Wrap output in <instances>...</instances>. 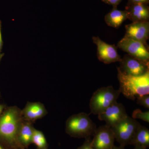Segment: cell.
I'll return each mask as SVG.
<instances>
[{
    "label": "cell",
    "mask_w": 149,
    "mask_h": 149,
    "mask_svg": "<svg viewBox=\"0 0 149 149\" xmlns=\"http://www.w3.org/2000/svg\"><path fill=\"white\" fill-rule=\"evenodd\" d=\"M125 30L124 37L141 42L147 46L149 37V21L133 22L125 25Z\"/></svg>",
    "instance_id": "8fae6325"
},
{
    "label": "cell",
    "mask_w": 149,
    "mask_h": 149,
    "mask_svg": "<svg viewBox=\"0 0 149 149\" xmlns=\"http://www.w3.org/2000/svg\"><path fill=\"white\" fill-rule=\"evenodd\" d=\"M104 3L110 5L112 6L113 7H117L121 2L122 0H102Z\"/></svg>",
    "instance_id": "44dd1931"
},
{
    "label": "cell",
    "mask_w": 149,
    "mask_h": 149,
    "mask_svg": "<svg viewBox=\"0 0 149 149\" xmlns=\"http://www.w3.org/2000/svg\"><path fill=\"white\" fill-rule=\"evenodd\" d=\"M34 129L29 124L19 127L18 134L19 142L22 147H27L32 143Z\"/></svg>",
    "instance_id": "2e32d148"
},
{
    "label": "cell",
    "mask_w": 149,
    "mask_h": 149,
    "mask_svg": "<svg viewBox=\"0 0 149 149\" xmlns=\"http://www.w3.org/2000/svg\"><path fill=\"white\" fill-rule=\"evenodd\" d=\"M128 19V14L126 10H120L117 7L113 8L104 17L105 21L108 25L113 28H118L123 22Z\"/></svg>",
    "instance_id": "4fadbf2b"
},
{
    "label": "cell",
    "mask_w": 149,
    "mask_h": 149,
    "mask_svg": "<svg viewBox=\"0 0 149 149\" xmlns=\"http://www.w3.org/2000/svg\"><path fill=\"white\" fill-rule=\"evenodd\" d=\"M77 149H93L91 146V141L90 138L86 139L84 143Z\"/></svg>",
    "instance_id": "ffe728a7"
},
{
    "label": "cell",
    "mask_w": 149,
    "mask_h": 149,
    "mask_svg": "<svg viewBox=\"0 0 149 149\" xmlns=\"http://www.w3.org/2000/svg\"><path fill=\"white\" fill-rule=\"evenodd\" d=\"M117 46L129 55L143 61L149 62V52L147 46L141 42L124 37L118 43Z\"/></svg>",
    "instance_id": "52a82bcc"
},
{
    "label": "cell",
    "mask_w": 149,
    "mask_h": 149,
    "mask_svg": "<svg viewBox=\"0 0 149 149\" xmlns=\"http://www.w3.org/2000/svg\"><path fill=\"white\" fill-rule=\"evenodd\" d=\"M96 128L95 124L85 113L74 115L66 122L67 133L76 138H90L94 134Z\"/></svg>",
    "instance_id": "3957f363"
},
{
    "label": "cell",
    "mask_w": 149,
    "mask_h": 149,
    "mask_svg": "<svg viewBox=\"0 0 149 149\" xmlns=\"http://www.w3.org/2000/svg\"><path fill=\"white\" fill-rule=\"evenodd\" d=\"M91 141L93 149H111L114 146L115 137L111 128L106 125L96 128Z\"/></svg>",
    "instance_id": "ba28073f"
},
{
    "label": "cell",
    "mask_w": 149,
    "mask_h": 149,
    "mask_svg": "<svg viewBox=\"0 0 149 149\" xmlns=\"http://www.w3.org/2000/svg\"><path fill=\"white\" fill-rule=\"evenodd\" d=\"M111 149H124V147L122 146H120L119 147H116L114 146Z\"/></svg>",
    "instance_id": "cb8c5ba5"
},
{
    "label": "cell",
    "mask_w": 149,
    "mask_h": 149,
    "mask_svg": "<svg viewBox=\"0 0 149 149\" xmlns=\"http://www.w3.org/2000/svg\"><path fill=\"white\" fill-rule=\"evenodd\" d=\"M128 116L123 104L116 102L103 113L99 114L98 118L99 120L105 121L106 125L111 128Z\"/></svg>",
    "instance_id": "30bf717a"
},
{
    "label": "cell",
    "mask_w": 149,
    "mask_h": 149,
    "mask_svg": "<svg viewBox=\"0 0 149 149\" xmlns=\"http://www.w3.org/2000/svg\"><path fill=\"white\" fill-rule=\"evenodd\" d=\"M4 109V106L3 105L0 104V115L2 113Z\"/></svg>",
    "instance_id": "d4e9b609"
},
{
    "label": "cell",
    "mask_w": 149,
    "mask_h": 149,
    "mask_svg": "<svg viewBox=\"0 0 149 149\" xmlns=\"http://www.w3.org/2000/svg\"><path fill=\"white\" fill-rule=\"evenodd\" d=\"M137 103L146 108L149 109V95H143L139 96L136 98Z\"/></svg>",
    "instance_id": "d6986e66"
},
{
    "label": "cell",
    "mask_w": 149,
    "mask_h": 149,
    "mask_svg": "<svg viewBox=\"0 0 149 149\" xmlns=\"http://www.w3.org/2000/svg\"><path fill=\"white\" fill-rule=\"evenodd\" d=\"M125 10L128 14V19L133 22L149 21V7L147 5L127 4Z\"/></svg>",
    "instance_id": "7c38bea8"
},
{
    "label": "cell",
    "mask_w": 149,
    "mask_h": 149,
    "mask_svg": "<svg viewBox=\"0 0 149 149\" xmlns=\"http://www.w3.org/2000/svg\"><path fill=\"white\" fill-rule=\"evenodd\" d=\"M141 124L128 116L111 127L115 139L120 146L130 145L136 130Z\"/></svg>",
    "instance_id": "5b68a950"
},
{
    "label": "cell",
    "mask_w": 149,
    "mask_h": 149,
    "mask_svg": "<svg viewBox=\"0 0 149 149\" xmlns=\"http://www.w3.org/2000/svg\"><path fill=\"white\" fill-rule=\"evenodd\" d=\"M19 116L18 111L13 107L0 115V144L6 149L22 148L18 139Z\"/></svg>",
    "instance_id": "6da1fadb"
},
{
    "label": "cell",
    "mask_w": 149,
    "mask_h": 149,
    "mask_svg": "<svg viewBox=\"0 0 149 149\" xmlns=\"http://www.w3.org/2000/svg\"><path fill=\"white\" fill-rule=\"evenodd\" d=\"M46 110L42 104L31 103L26 106L24 110L25 117L29 120H34L40 118L45 115Z\"/></svg>",
    "instance_id": "9a60e30c"
},
{
    "label": "cell",
    "mask_w": 149,
    "mask_h": 149,
    "mask_svg": "<svg viewBox=\"0 0 149 149\" xmlns=\"http://www.w3.org/2000/svg\"><path fill=\"white\" fill-rule=\"evenodd\" d=\"M134 149H147V148H141V147H136Z\"/></svg>",
    "instance_id": "484cf974"
},
{
    "label": "cell",
    "mask_w": 149,
    "mask_h": 149,
    "mask_svg": "<svg viewBox=\"0 0 149 149\" xmlns=\"http://www.w3.org/2000/svg\"><path fill=\"white\" fill-rule=\"evenodd\" d=\"M0 149H6L3 147L0 144Z\"/></svg>",
    "instance_id": "83f0119b"
},
{
    "label": "cell",
    "mask_w": 149,
    "mask_h": 149,
    "mask_svg": "<svg viewBox=\"0 0 149 149\" xmlns=\"http://www.w3.org/2000/svg\"><path fill=\"white\" fill-rule=\"evenodd\" d=\"M133 119H140L148 123L149 122V111L143 112L140 109H136L133 111L132 114Z\"/></svg>",
    "instance_id": "ac0fdd59"
},
{
    "label": "cell",
    "mask_w": 149,
    "mask_h": 149,
    "mask_svg": "<svg viewBox=\"0 0 149 149\" xmlns=\"http://www.w3.org/2000/svg\"><path fill=\"white\" fill-rule=\"evenodd\" d=\"M120 94L119 90H115L112 86L97 89L93 93L90 100L91 112L98 115L102 113L108 108L117 102Z\"/></svg>",
    "instance_id": "277c9868"
},
{
    "label": "cell",
    "mask_w": 149,
    "mask_h": 149,
    "mask_svg": "<svg viewBox=\"0 0 149 149\" xmlns=\"http://www.w3.org/2000/svg\"><path fill=\"white\" fill-rule=\"evenodd\" d=\"M32 143L39 149H46L47 143L45 135L41 131L34 129Z\"/></svg>",
    "instance_id": "e0dca14e"
},
{
    "label": "cell",
    "mask_w": 149,
    "mask_h": 149,
    "mask_svg": "<svg viewBox=\"0 0 149 149\" xmlns=\"http://www.w3.org/2000/svg\"><path fill=\"white\" fill-rule=\"evenodd\" d=\"M119 91L127 98L135 100L139 96L149 94V71L144 75L133 76L123 73L117 68Z\"/></svg>",
    "instance_id": "7a4b0ae2"
},
{
    "label": "cell",
    "mask_w": 149,
    "mask_h": 149,
    "mask_svg": "<svg viewBox=\"0 0 149 149\" xmlns=\"http://www.w3.org/2000/svg\"><path fill=\"white\" fill-rule=\"evenodd\" d=\"M4 55V54H0V61H1V60L3 56Z\"/></svg>",
    "instance_id": "4316f807"
},
{
    "label": "cell",
    "mask_w": 149,
    "mask_h": 149,
    "mask_svg": "<svg viewBox=\"0 0 149 149\" xmlns=\"http://www.w3.org/2000/svg\"><path fill=\"white\" fill-rule=\"evenodd\" d=\"M3 39L2 36V22L0 20V54H1L2 49L3 47Z\"/></svg>",
    "instance_id": "603a6c76"
},
{
    "label": "cell",
    "mask_w": 149,
    "mask_h": 149,
    "mask_svg": "<svg viewBox=\"0 0 149 149\" xmlns=\"http://www.w3.org/2000/svg\"><path fill=\"white\" fill-rule=\"evenodd\" d=\"M93 40L97 46V55L100 61L105 64L120 61L121 57L115 46L107 44L98 37H93Z\"/></svg>",
    "instance_id": "9c48e42d"
},
{
    "label": "cell",
    "mask_w": 149,
    "mask_h": 149,
    "mask_svg": "<svg viewBox=\"0 0 149 149\" xmlns=\"http://www.w3.org/2000/svg\"><path fill=\"white\" fill-rule=\"evenodd\" d=\"M149 3V0H128L127 4H143L147 5Z\"/></svg>",
    "instance_id": "7402d4cb"
},
{
    "label": "cell",
    "mask_w": 149,
    "mask_h": 149,
    "mask_svg": "<svg viewBox=\"0 0 149 149\" xmlns=\"http://www.w3.org/2000/svg\"><path fill=\"white\" fill-rule=\"evenodd\" d=\"M130 145L147 148L149 147V130L141 125L136 130Z\"/></svg>",
    "instance_id": "5bb4252c"
},
{
    "label": "cell",
    "mask_w": 149,
    "mask_h": 149,
    "mask_svg": "<svg viewBox=\"0 0 149 149\" xmlns=\"http://www.w3.org/2000/svg\"><path fill=\"white\" fill-rule=\"evenodd\" d=\"M120 62V71L126 75L140 76L149 71V62H146L125 55Z\"/></svg>",
    "instance_id": "8992f818"
}]
</instances>
